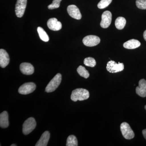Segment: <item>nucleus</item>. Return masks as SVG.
Returning <instances> with one entry per match:
<instances>
[{"mask_svg": "<svg viewBox=\"0 0 146 146\" xmlns=\"http://www.w3.org/2000/svg\"><path fill=\"white\" fill-rule=\"evenodd\" d=\"M89 97V93L88 90L85 89H77L72 92L71 99L73 101L77 102L78 100L83 101L88 99Z\"/></svg>", "mask_w": 146, "mask_h": 146, "instance_id": "obj_1", "label": "nucleus"}, {"mask_svg": "<svg viewBox=\"0 0 146 146\" xmlns=\"http://www.w3.org/2000/svg\"><path fill=\"white\" fill-rule=\"evenodd\" d=\"M62 80V76L58 73L50 82L46 87L45 91L47 93H51L54 91L60 84Z\"/></svg>", "mask_w": 146, "mask_h": 146, "instance_id": "obj_2", "label": "nucleus"}, {"mask_svg": "<svg viewBox=\"0 0 146 146\" xmlns=\"http://www.w3.org/2000/svg\"><path fill=\"white\" fill-rule=\"evenodd\" d=\"M36 126V122L34 118L30 117L25 121L23 124V132L25 135L31 133Z\"/></svg>", "mask_w": 146, "mask_h": 146, "instance_id": "obj_3", "label": "nucleus"}, {"mask_svg": "<svg viewBox=\"0 0 146 146\" xmlns=\"http://www.w3.org/2000/svg\"><path fill=\"white\" fill-rule=\"evenodd\" d=\"M121 132L125 139L130 140L134 137L135 134L131 128L130 125L126 122H123L120 126Z\"/></svg>", "mask_w": 146, "mask_h": 146, "instance_id": "obj_4", "label": "nucleus"}, {"mask_svg": "<svg viewBox=\"0 0 146 146\" xmlns=\"http://www.w3.org/2000/svg\"><path fill=\"white\" fill-rule=\"evenodd\" d=\"M124 66L123 63H117L115 61L110 60L107 63L106 69L109 72L115 73L122 71Z\"/></svg>", "mask_w": 146, "mask_h": 146, "instance_id": "obj_5", "label": "nucleus"}, {"mask_svg": "<svg viewBox=\"0 0 146 146\" xmlns=\"http://www.w3.org/2000/svg\"><path fill=\"white\" fill-rule=\"evenodd\" d=\"M82 42L86 46H95L99 44L100 39L99 37L96 35H88L83 38Z\"/></svg>", "mask_w": 146, "mask_h": 146, "instance_id": "obj_6", "label": "nucleus"}, {"mask_svg": "<svg viewBox=\"0 0 146 146\" xmlns=\"http://www.w3.org/2000/svg\"><path fill=\"white\" fill-rule=\"evenodd\" d=\"M36 85L33 82H28L24 84L18 89L19 94L22 95H27L32 93L36 89Z\"/></svg>", "mask_w": 146, "mask_h": 146, "instance_id": "obj_7", "label": "nucleus"}, {"mask_svg": "<svg viewBox=\"0 0 146 146\" xmlns=\"http://www.w3.org/2000/svg\"><path fill=\"white\" fill-rule=\"evenodd\" d=\"M27 0H17L15 8V12L18 18H22L23 16L26 8Z\"/></svg>", "mask_w": 146, "mask_h": 146, "instance_id": "obj_8", "label": "nucleus"}, {"mask_svg": "<svg viewBox=\"0 0 146 146\" xmlns=\"http://www.w3.org/2000/svg\"><path fill=\"white\" fill-rule=\"evenodd\" d=\"M112 18V13L110 11H104L102 14V21L100 23L101 27L104 29L108 28L111 24Z\"/></svg>", "mask_w": 146, "mask_h": 146, "instance_id": "obj_9", "label": "nucleus"}, {"mask_svg": "<svg viewBox=\"0 0 146 146\" xmlns=\"http://www.w3.org/2000/svg\"><path fill=\"white\" fill-rule=\"evenodd\" d=\"M67 11L69 15L74 19L76 20L81 19L82 15L80 11L76 6L74 5L68 6Z\"/></svg>", "mask_w": 146, "mask_h": 146, "instance_id": "obj_10", "label": "nucleus"}, {"mask_svg": "<svg viewBox=\"0 0 146 146\" xmlns=\"http://www.w3.org/2000/svg\"><path fill=\"white\" fill-rule=\"evenodd\" d=\"M47 26L50 29L54 31H58L62 28V24L56 18H51L47 22Z\"/></svg>", "mask_w": 146, "mask_h": 146, "instance_id": "obj_11", "label": "nucleus"}, {"mask_svg": "<svg viewBox=\"0 0 146 146\" xmlns=\"http://www.w3.org/2000/svg\"><path fill=\"white\" fill-rule=\"evenodd\" d=\"M21 72L26 75L32 74L34 72V68L32 65L28 63H23L20 65Z\"/></svg>", "mask_w": 146, "mask_h": 146, "instance_id": "obj_12", "label": "nucleus"}, {"mask_svg": "<svg viewBox=\"0 0 146 146\" xmlns=\"http://www.w3.org/2000/svg\"><path fill=\"white\" fill-rule=\"evenodd\" d=\"M9 62V57L8 54L5 50H0V66L2 68H5L7 66Z\"/></svg>", "mask_w": 146, "mask_h": 146, "instance_id": "obj_13", "label": "nucleus"}, {"mask_svg": "<svg viewBox=\"0 0 146 146\" xmlns=\"http://www.w3.org/2000/svg\"><path fill=\"white\" fill-rule=\"evenodd\" d=\"M136 93L140 97L145 98L146 97V81L142 79L139 82V86L136 87Z\"/></svg>", "mask_w": 146, "mask_h": 146, "instance_id": "obj_14", "label": "nucleus"}, {"mask_svg": "<svg viewBox=\"0 0 146 146\" xmlns=\"http://www.w3.org/2000/svg\"><path fill=\"white\" fill-rule=\"evenodd\" d=\"M50 138V132L48 131H45L35 145V146H46Z\"/></svg>", "mask_w": 146, "mask_h": 146, "instance_id": "obj_15", "label": "nucleus"}, {"mask_svg": "<svg viewBox=\"0 0 146 146\" xmlns=\"http://www.w3.org/2000/svg\"><path fill=\"white\" fill-rule=\"evenodd\" d=\"M141 45V43L138 40L132 39L124 43L123 46L125 48L127 49H134L138 48Z\"/></svg>", "mask_w": 146, "mask_h": 146, "instance_id": "obj_16", "label": "nucleus"}, {"mask_svg": "<svg viewBox=\"0 0 146 146\" xmlns=\"http://www.w3.org/2000/svg\"><path fill=\"white\" fill-rule=\"evenodd\" d=\"M9 116L7 111H4L0 115V126L3 128H6L9 126Z\"/></svg>", "mask_w": 146, "mask_h": 146, "instance_id": "obj_17", "label": "nucleus"}, {"mask_svg": "<svg viewBox=\"0 0 146 146\" xmlns=\"http://www.w3.org/2000/svg\"><path fill=\"white\" fill-rule=\"evenodd\" d=\"M126 23V21L125 18L122 17H118L115 21V27L118 29H123L125 26Z\"/></svg>", "mask_w": 146, "mask_h": 146, "instance_id": "obj_18", "label": "nucleus"}, {"mask_svg": "<svg viewBox=\"0 0 146 146\" xmlns=\"http://www.w3.org/2000/svg\"><path fill=\"white\" fill-rule=\"evenodd\" d=\"M37 30L40 39L44 42H48L49 40V37L46 32L44 30V29L41 27H39L37 28Z\"/></svg>", "mask_w": 146, "mask_h": 146, "instance_id": "obj_19", "label": "nucleus"}, {"mask_svg": "<svg viewBox=\"0 0 146 146\" xmlns=\"http://www.w3.org/2000/svg\"><path fill=\"white\" fill-rule=\"evenodd\" d=\"M77 71L80 75L84 78L86 79L88 78L90 76L89 72L85 69L84 67L81 65L79 66L78 68L77 69Z\"/></svg>", "mask_w": 146, "mask_h": 146, "instance_id": "obj_20", "label": "nucleus"}, {"mask_svg": "<svg viewBox=\"0 0 146 146\" xmlns=\"http://www.w3.org/2000/svg\"><path fill=\"white\" fill-rule=\"evenodd\" d=\"M78 145L76 137L74 135L68 136L67 140V146H77Z\"/></svg>", "mask_w": 146, "mask_h": 146, "instance_id": "obj_21", "label": "nucleus"}, {"mask_svg": "<svg viewBox=\"0 0 146 146\" xmlns=\"http://www.w3.org/2000/svg\"><path fill=\"white\" fill-rule=\"evenodd\" d=\"M84 63L86 66L94 67L96 65V62L94 58L92 57H87L84 60Z\"/></svg>", "mask_w": 146, "mask_h": 146, "instance_id": "obj_22", "label": "nucleus"}, {"mask_svg": "<svg viewBox=\"0 0 146 146\" xmlns=\"http://www.w3.org/2000/svg\"><path fill=\"white\" fill-rule=\"evenodd\" d=\"M112 0H101L98 5V7L100 9L105 8L112 2Z\"/></svg>", "mask_w": 146, "mask_h": 146, "instance_id": "obj_23", "label": "nucleus"}, {"mask_svg": "<svg viewBox=\"0 0 146 146\" xmlns=\"http://www.w3.org/2000/svg\"><path fill=\"white\" fill-rule=\"evenodd\" d=\"M62 0H53L52 3L48 6V8L49 9H54L58 8L60 7V3Z\"/></svg>", "mask_w": 146, "mask_h": 146, "instance_id": "obj_24", "label": "nucleus"}, {"mask_svg": "<svg viewBox=\"0 0 146 146\" xmlns=\"http://www.w3.org/2000/svg\"><path fill=\"white\" fill-rule=\"evenodd\" d=\"M136 5L141 9H146V0H136Z\"/></svg>", "mask_w": 146, "mask_h": 146, "instance_id": "obj_25", "label": "nucleus"}, {"mask_svg": "<svg viewBox=\"0 0 146 146\" xmlns=\"http://www.w3.org/2000/svg\"><path fill=\"white\" fill-rule=\"evenodd\" d=\"M142 133H143L144 138H145V139L146 140V129L143 130V131H142Z\"/></svg>", "mask_w": 146, "mask_h": 146, "instance_id": "obj_26", "label": "nucleus"}, {"mask_svg": "<svg viewBox=\"0 0 146 146\" xmlns=\"http://www.w3.org/2000/svg\"><path fill=\"white\" fill-rule=\"evenodd\" d=\"M143 37L144 39L146 41V30L144 31L143 33Z\"/></svg>", "mask_w": 146, "mask_h": 146, "instance_id": "obj_27", "label": "nucleus"}, {"mask_svg": "<svg viewBox=\"0 0 146 146\" xmlns=\"http://www.w3.org/2000/svg\"><path fill=\"white\" fill-rule=\"evenodd\" d=\"M11 146H16V145H15V144H13V145H11Z\"/></svg>", "mask_w": 146, "mask_h": 146, "instance_id": "obj_28", "label": "nucleus"}, {"mask_svg": "<svg viewBox=\"0 0 146 146\" xmlns=\"http://www.w3.org/2000/svg\"><path fill=\"white\" fill-rule=\"evenodd\" d=\"M145 109L146 110V105L145 106Z\"/></svg>", "mask_w": 146, "mask_h": 146, "instance_id": "obj_29", "label": "nucleus"}]
</instances>
